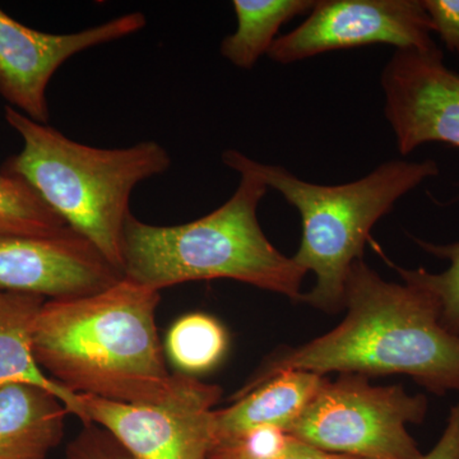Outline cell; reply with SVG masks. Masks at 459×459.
<instances>
[{
	"mask_svg": "<svg viewBox=\"0 0 459 459\" xmlns=\"http://www.w3.org/2000/svg\"><path fill=\"white\" fill-rule=\"evenodd\" d=\"M220 386L184 374L178 391L160 403H120L81 395L83 425L113 435L135 459H208L214 444Z\"/></svg>",
	"mask_w": 459,
	"mask_h": 459,
	"instance_id": "obj_7",
	"label": "cell"
},
{
	"mask_svg": "<svg viewBox=\"0 0 459 459\" xmlns=\"http://www.w3.org/2000/svg\"><path fill=\"white\" fill-rule=\"evenodd\" d=\"M325 380L327 377L309 371H285L247 394L230 398L232 404L214 410L213 448L256 429H279L287 433Z\"/></svg>",
	"mask_w": 459,
	"mask_h": 459,
	"instance_id": "obj_12",
	"label": "cell"
},
{
	"mask_svg": "<svg viewBox=\"0 0 459 459\" xmlns=\"http://www.w3.org/2000/svg\"><path fill=\"white\" fill-rule=\"evenodd\" d=\"M428 398L402 385H371L358 374L327 379L287 434L305 444L359 459H420L407 425L427 418Z\"/></svg>",
	"mask_w": 459,
	"mask_h": 459,
	"instance_id": "obj_6",
	"label": "cell"
},
{
	"mask_svg": "<svg viewBox=\"0 0 459 459\" xmlns=\"http://www.w3.org/2000/svg\"><path fill=\"white\" fill-rule=\"evenodd\" d=\"M147 25L141 12L123 14L82 31L47 33L30 29L0 8V96L30 119L49 123L47 90L66 60L128 38Z\"/></svg>",
	"mask_w": 459,
	"mask_h": 459,
	"instance_id": "obj_9",
	"label": "cell"
},
{
	"mask_svg": "<svg viewBox=\"0 0 459 459\" xmlns=\"http://www.w3.org/2000/svg\"><path fill=\"white\" fill-rule=\"evenodd\" d=\"M208 459H359L350 455H336L314 448L289 435L286 442L279 448L267 453H249L237 446H214Z\"/></svg>",
	"mask_w": 459,
	"mask_h": 459,
	"instance_id": "obj_20",
	"label": "cell"
},
{
	"mask_svg": "<svg viewBox=\"0 0 459 459\" xmlns=\"http://www.w3.org/2000/svg\"><path fill=\"white\" fill-rule=\"evenodd\" d=\"M222 162L237 172L256 175L280 192L301 217V243L292 259L316 283L301 303L334 314L344 309V285L352 263L364 259L371 229L407 193L437 177L434 160H389L367 177L341 184L320 186L301 180L279 165L262 164L238 150H226Z\"/></svg>",
	"mask_w": 459,
	"mask_h": 459,
	"instance_id": "obj_5",
	"label": "cell"
},
{
	"mask_svg": "<svg viewBox=\"0 0 459 459\" xmlns=\"http://www.w3.org/2000/svg\"><path fill=\"white\" fill-rule=\"evenodd\" d=\"M65 459L135 458L105 429L87 424L66 446Z\"/></svg>",
	"mask_w": 459,
	"mask_h": 459,
	"instance_id": "obj_19",
	"label": "cell"
},
{
	"mask_svg": "<svg viewBox=\"0 0 459 459\" xmlns=\"http://www.w3.org/2000/svg\"><path fill=\"white\" fill-rule=\"evenodd\" d=\"M45 301L42 296L0 290V389L12 385L39 386L56 395L69 415L83 424L81 395L48 377L33 355V328Z\"/></svg>",
	"mask_w": 459,
	"mask_h": 459,
	"instance_id": "obj_13",
	"label": "cell"
},
{
	"mask_svg": "<svg viewBox=\"0 0 459 459\" xmlns=\"http://www.w3.org/2000/svg\"><path fill=\"white\" fill-rule=\"evenodd\" d=\"M431 31L446 49L459 53V0H422Z\"/></svg>",
	"mask_w": 459,
	"mask_h": 459,
	"instance_id": "obj_21",
	"label": "cell"
},
{
	"mask_svg": "<svg viewBox=\"0 0 459 459\" xmlns=\"http://www.w3.org/2000/svg\"><path fill=\"white\" fill-rule=\"evenodd\" d=\"M412 238L429 255L448 261L449 267L440 273H431L424 268L403 270L397 265H394V270L402 280L422 287L437 299L440 323L446 331L459 336V241L434 244L421 238Z\"/></svg>",
	"mask_w": 459,
	"mask_h": 459,
	"instance_id": "obj_18",
	"label": "cell"
},
{
	"mask_svg": "<svg viewBox=\"0 0 459 459\" xmlns=\"http://www.w3.org/2000/svg\"><path fill=\"white\" fill-rule=\"evenodd\" d=\"M161 292L123 277L80 298L47 300L33 328L44 373L75 394L120 403H160L184 374L166 367L156 325Z\"/></svg>",
	"mask_w": 459,
	"mask_h": 459,
	"instance_id": "obj_2",
	"label": "cell"
},
{
	"mask_svg": "<svg viewBox=\"0 0 459 459\" xmlns=\"http://www.w3.org/2000/svg\"><path fill=\"white\" fill-rule=\"evenodd\" d=\"M123 277L72 229L56 237H0V290L57 300L95 294Z\"/></svg>",
	"mask_w": 459,
	"mask_h": 459,
	"instance_id": "obj_11",
	"label": "cell"
},
{
	"mask_svg": "<svg viewBox=\"0 0 459 459\" xmlns=\"http://www.w3.org/2000/svg\"><path fill=\"white\" fill-rule=\"evenodd\" d=\"M4 117L22 138L23 147L9 157L2 171L26 181L123 274L124 228L132 213L133 190L170 169L166 148L155 141L126 148L91 147L16 108H5Z\"/></svg>",
	"mask_w": 459,
	"mask_h": 459,
	"instance_id": "obj_4",
	"label": "cell"
},
{
	"mask_svg": "<svg viewBox=\"0 0 459 459\" xmlns=\"http://www.w3.org/2000/svg\"><path fill=\"white\" fill-rule=\"evenodd\" d=\"M344 309L346 316L328 333L268 356L231 397L285 371L407 376L430 394H459V336L443 327L439 304L427 290L388 282L359 259L347 274Z\"/></svg>",
	"mask_w": 459,
	"mask_h": 459,
	"instance_id": "obj_1",
	"label": "cell"
},
{
	"mask_svg": "<svg viewBox=\"0 0 459 459\" xmlns=\"http://www.w3.org/2000/svg\"><path fill=\"white\" fill-rule=\"evenodd\" d=\"M228 347V331L219 320L204 313L181 316L166 338V351L175 367L192 377L217 367Z\"/></svg>",
	"mask_w": 459,
	"mask_h": 459,
	"instance_id": "obj_16",
	"label": "cell"
},
{
	"mask_svg": "<svg viewBox=\"0 0 459 459\" xmlns=\"http://www.w3.org/2000/svg\"><path fill=\"white\" fill-rule=\"evenodd\" d=\"M380 86L402 156L433 142L459 148V72L446 65L439 47L395 50Z\"/></svg>",
	"mask_w": 459,
	"mask_h": 459,
	"instance_id": "obj_10",
	"label": "cell"
},
{
	"mask_svg": "<svg viewBox=\"0 0 459 459\" xmlns=\"http://www.w3.org/2000/svg\"><path fill=\"white\" fill-rule=\"evenodd\" d=\"M420 459H459V400L451 409L442 437Z\"/></svg>",
	"mask_w": 459,
	"mask_h": 459,
	"instance_id": "obj_22",
	"label": "cell"
},
{
	"mask_svg": "<svg viewBox=\"0 0 459 459\" xmlns=\"http://www.w3.org/2000/svg\"><path fill=\"white\" fill-rule=\"evenodd\" d=\"M69 230L26 181L0 170V237H56Z\"/></svg>",
	"mask_w": 459,
	"mask_h": 459,
	"instance_id": "obj_17",
	"label": "cell"
},
{
	"mask_svg": "<svg viewBox=\"0 0 459 459\" xmlns=\"http://www.w3.org/2000/svg\"><path fill=\"white\" fill-rule=\"evenodd\" d=\"M238 174L231 198L195 221L156 226L129 214L124 277L160 292L181 283L234 280L301 303L307 272L282 255L259 223L258 205L270 188L252 172Z\"/></svg>",
	"mask_w": 459,
	"mask_h": 459,
	"instance_id": "obj_3",
	"label": "cell"
},
{
	"mask_svg": "<svg viewBox=\"0 0 459 459\" xmlns=\"http://www.w3.org/2000/svg\"><path fill=\"white\" fill-rule=\"evenodd\" d=\"M422 0H316L307 20L279 36L267 56L289 65L329 51L386 44L397 50L437 47Z\"/></svg>",
	"mask_w": 459,
	"mask_h": 459,
	"instance_id": "obj_8",
	"label": "cell"
},
{
	"mask_svg": "<svg viewBox=\"0 0 459 459\" xmlns=\"http://www.w3.org/2000/svg\"><path fill=\"white\" fill-rule=\"evenodd\" d=\"M314 4L316 0H234L237 31L221 41V56L237 68H255L279 38L281 27L309 13Z\"/></svg>",
	"mask_w": 459,
	"mask_h": 459,
	"instance_id": "obj_15",
	"label": "cell"
},
{
	"mask_svg": "<svg viewBox=\"0 0 459 459\" xmlns=\"http://www.w3.org/2000/svg\"><path fill=\"white\" fill-rule=\"evenodd\" d=\"M68 410L39 386L0 389V459H48L62 442Z\"/></svg>",
	"mask_w": 459,
	"mask_h": 459,
	"instance_id": "obj_14",
	"label": "cell"
}]
</instances>
